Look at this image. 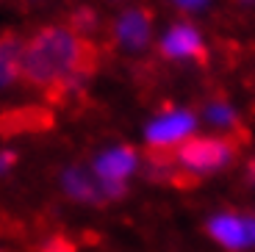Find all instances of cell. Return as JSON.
<instances>
[{
	"instance_id": "obj_8",
	"label": "cell",
	"mask_w": 255,
	"mask_h": 252,
	"mask_svg": "<svg viewBox=\"0 0 255 252\" xmlns=\"http://www.w3.org/2000/svg\"><path fill=\"white\" fill-rule=\"evenodd\" d=\"M22 39L17 33H0V89L19 81V64H22Z\"/></svg>"
},
{
	"instance_id": "obj_7",
	"label": "cell",
	"mask_w": 255,
	"mask_h": 252,
	"mask_svg": "<svg viewBox=\"0 0 255 252\" xmlns=\"http://www.w3.org/2000/svg\"><path fill=\"white\" fill-rule=\"evenodd\" d=\"M136 169V152L130 147H114V150L103 152L95 164V172L106 186H117L122 183L130 172Z\"/></svg>"
},
{
	"instance_id": "obj_4",
	"label": "cell",
	"mask_w": 255,
	"mask_h": 252,
	"mask_svg": "<svg viewBox=\"0 0 255 252\" xmlns=\"http://www.w3.org/2000/svg\"><path fill=\"white\" fill-rule=\"evenodd\" d=\"M208 233L228 250H244V247L255 244V222L233 214H222L211 219Z\"/></svg>"
},
{
	"instance_id": "obj_10",
	"label": "cell",
	"mask_w": 255,
	"mask_h": 252,
	"mask_svg": "<svg viewBox=\"0 0 255 252\" xmlns=\"http://www.w3.org/2000/svg\"><path fill=\"white\" fill-rule=\"evenodd\" d=\"M95 25H97V17H95L92 8H81V11H75V14H72V19H70V28L75 33H81V36H86Z\"/></svg>"
},
{
	"instance_id": "obj_3",
	"label": "cell",
	"mask_w": 255,
	"mask_h": 252,
	"mask_svg": "<svg viewBox=\"0 0 255 252\" xmlns=\"http://www.w3.org/2000/svg\"><path fill=\"white\" fill-rule=\"evenodd\" d=\"M236 155V141L233 139H214V136H205V139H186L178 150L172 152V161L197 175V172H214L222 169L233 161Z\"/></svg>"
},
{
	"instance_id": "obj_9",
	"label": "cell",
	"mask_w": 255,
	"mask_h": 252,
	"mask_svg": "<svg viewBox=\"0 0 255 252\" xmlns=\"http://www.w3.org/2000/svg\"><path fill=\"white\" fill-rule=\"evenodd\" d=\"M205 117H208L214 125H222V127L236 125V114H233V108H230L228 103H211L208 111H205Z\"/></svg>"
},
{
	"instance_id": "obj_12",
	"label": "cell",
	"mask_w": 255,
	"mask_h": 252,
	"mask_svg": "<svg viewBox=\"0 0 255 252\" xmlns=\"http://www.w3.org/2000/svg\"><path fill=\"white\" fill-rule=\"evenodd\" d=\"M180 8H186V11H194V8H200V6H205L208 0H175Z\"/></svg>"
},
{
	"instance_id": "obj_6",
	"label": "cell",
	"mask_w": 255,
	"mask_h": 252,
	"mask_svg": "<svg viewBox=\"0 0 255 252\" xmlns=\"http://www.w3.org/2000/svg\"><path fill=\"white\" fill-rule=\"evenodd\" d=\"M153 17L147 8H130L114 22V39L128 50H141L150 42Z\"/></svg>"
},
{
	"instance_id": "obj_11",
	"label": "cell",
	"mask_w": 255,
	"mask_h": 252,
	"mask_svg": "<svg viewBox=\"0 0 255 252\" xmlns=\"http://www.w3.org/2000/svg\"><path fill=\"white\" fill-rule=\"evenodd\" d=\"M42 252H75V250H72L70 241H64V239H50L45 247H42Z\"/></svg>"
},
{
	"instance_id": "obj_1",
	"label": "cell",
	"mask_w": 255,
	"mask_h": 252,
	"mask_svg": "<svg viewBox=\"0 0 255 252\" xmlns=\"http://www.w3.org/2000/svg\"><path fill=\"white\" fill-rule=\"evenodd\" d=\"M97 64V47L86 36L75 33L70 25H45L22 44L19 81L47 97H64L81 86Z\"/></svg>"
},
{
	"instance_id": "obj_13",
	"label": "cell",
	"mask_w": 255,
	"mask_h": 252,
	"mask_svg": "<svg viewBox=\"0 0 255 252\" xmlns=\"http://www.w3.org/2000/svg\"><path fill=\"white\" fill-rule=\"evenodd\" d=\"M0 252H6V250H0Z\"/></svg>"
},
{
	"instance_id": "obj_5",
	"label": "cell",
	"mask_w": 255,
	"mask_h": 252,
	"mask_svg": "<svg viewBox=\"0 0 255 252\" xmlns=\"http://www.w3.org/2000/svg\"><path fill=\"white\" fill-rule=\"evenodd\" d=\"M161 56L166 58H194V61H205V47L200 31L194 25H172L166 31V36L161 39Z\"/></svg>"
},
{
	"instance_id": "obj_2",
	"label": "cell",
	"mask_w": 255,
	"mask_h": 252,
	"mask_svg": "<svg viewBox=\"0 0 255 252\" xmlns=\"http://www.w3.org/2000/svg\"><path fill=\"white\" fill-rule=\"evenodd\" d=\"M194 130V117L189 111H166L147 127V147L153 164H172V152Z\"/></svg>"
}]
</instances>
